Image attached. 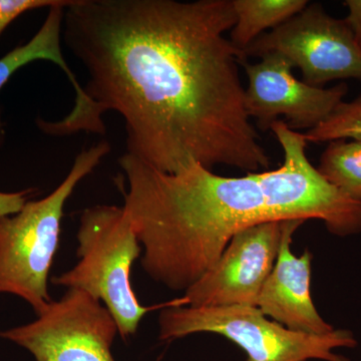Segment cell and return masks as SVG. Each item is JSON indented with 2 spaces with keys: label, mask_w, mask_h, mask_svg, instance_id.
I'll return each instance as SVG.
<instances>
[{
  "label": "cell",
  "mask_w": 361,
  "mask_h": 361,
  "mask_svg": "<svg viewBox=\"0 0 361 361\" xmlns=\"http://www.w3.org/2000/svg\"><path fill=\"white\" fill-rule=\"evenodd\" d=\"M37 315L35 322L0 337L27 349L37 361H115L111 348L118 325L94 297L68 289Z\"/></svg>",
  "instance_id": "obj_7"
},
{
  "label": "cell",
  "mask_w": 361,
  "mask_h": 361,
  "mask_svg": "<svg viewBox=\"0 0 361 361\" xmlns=\"http://www.w3.org/2000/svg\"><path fill=\"white\" fill-rule=\"evenodd\" d=\"M344 6L348 9V16L345 21L350 26L356 42L361 49V0H346L344 1Z\"/></svg>",
  "instance_id": "obj_17"
},
{
  "label": "cell",
  "mask_w": 361,
  "mask_h": 361,
  "mask_svg": "<svg viewBox=\"0 0 361 361\" xmlns=\"http://www.w3.org/2000/svg\"><path fill=\"white\" fill-rule=\"evenodd\" d=\"M61 0H0V35L21 14L56 6Z\"/></svg>",
  "instance_id": "obj_15"
},
{
  "label": "cell",
  "mask_w": 361,
  "mask_h": 361,
  "mask_svg": "<svg viewBox=\"0 0 361 361\" xmlns=\"http://www.w3.org/2000/svg\"><path fill=\"white\" fill-rule=\"evenodd\" d=\"M71 0H61L56 6L49 8V13L30 42L16 47L0 59V90L20 68L33 61H51L66 73L75 92V104L68 116L73 121L87 118L92 110L89 97L85 94L84 87L78 84L75 73L71 71L61 49L65 7ZM4 141V128L0 118V146Z\"/></svg>",
  "instance_id": "obj_11"
},
{
  "label": "cell",
  "mask_w": 361,
  "mask_h": 361,
  "mask_svg": "<svg viewBox=\"0 0 361 361\" xmlns=\"http://www.w3.org/2000/svg\"><path fill=\"white\" fill-rule=\"evenodd\" d=\"M232 0H71L66 45L94 114H120L127 153L176 174L193 164L258 172L270 159L246 111Z\"/></svg>",
  "instance_id": "obj_1"
},
{
  "label": "cell",
  "mask_w": 361,
  "mask_h": 361,
  "mask_svg": "<svg viewBox=\"0 0 361 361\" xmlns=\"http://www.w3.org/2000/svg\"><path fill=\"white\" fill-rule=\"evenodd\" d=\"M302 135L306 142L361 141V96L349 103L342 102L322 123Z\"/></svg>",
  "instance_id": "obj_14"
},
{
  "label": "cell",
  "mask_w": 361,
  "mask_h": 361,
  "mask_svg": "<svg viewBox=\"0 0 361 361\" xmlns=\"http://www.w3.org/2000/svg\"><path fill=\"white\" fill-rule=\"evenodd\" d=\"M111 149L106 141L82 149L66 179L49 196L26 202L20 212L0 218V294L25 299L37 314L51 302L47 280L66 201Z\"/></svg>",
  "instance_id": "obj_3"
},
{
  "label": "cell",
  "mask_w": 361,
  "mask_h": 361,
  "mask_svg": "<svg viewBox=\"0 0 361 361\" xmlns=\"http://www.w3.org/2000/svg\"><path fill=\"white\" fill-rule=\"evenodd\" d=\"M159 329L163 341L200 332L219 334L243 349L246 361H349L334 350L357 344L345 329L320 336L293 331L256 306H168L159 315Z\"/></svg>",
  "instance_id": "obj_5"
},
{
  "label": "cell",
  "mask_w": 361,
  "mask_h": 361,
  "mask_svg": "<svg viewBox=\"0 0 361 361\" xmlns=\"http://www.w3.org/2000/svg\"><path fill=\"white\" fill-rule=\"evenodd\" d=\"M32 192V190H25L16 193L0 192V218L20 212L27 202L28 195Z\"/></svg>",
  "instance_id": "obj_16"
},
{
  "label": "cell",
  "mask_w": 361,
  "mask_h": 361,
  "mask_svg": "<svg viewBox=\"0 0 361 361\" xmlns=\"http://www.w3.org/2000/svg\"><path fill=\"white\" fill-rule=\"evenodd\" d=\"M118 165L123 208L144 250L142 269L171 290L196 283L237 232L277 221L265 171L223 177L193 164L168 174L128 153Z\"/></svg>",
  "instance_id": "obj_2"
},
{
  "label": "cell",
  "mask_w": 361,
  "mask_h": 361,
  "mask_svg": "<svg viewBox=\"0 0 361 361\" xmlns=\"http://www.w3.org/2000/svg\"><path fill=\"white\" fill-rule=\"evenodd\" d=\"M282 229L283 221H266L237 232L213 267L185 291V305L256 306L276 261Z\"/></svg>",
  "instance_id": "obj_8"
},
{
  "label": "cell",
  "mask_w": 361,
  "mask_h": 361,
  "mask_svg": "<svg viewBox=\"0 0 361 361\" xmlns=\"http://www.w3.org/2000/svg\"><path fill=\"white\" fill-rule=\"evenodd\" d=\"M316 169L332 186L361 202V141L329 142Z\"/></svg>",
  "instance_id": "obj_13"
},
{
  "label": "cell",
  "mask_w": 361,
  "mask_h": 361,
  "mask_svg": "<svg viewBox=\"0 0 361 361\" xmlns=\"http://www.w3.org/2000/svg\"><path fill=\"white\" fill-rule=\"evenodd\" d=\"M269 52L284 56L313 87L348 78L361 82V49L350 26L332 18L319 4H308L283 25L263 33L244 54L260 58Z\"/></svg>",
  "instance_id": "obj_6"
},
{
  "label": "cell",
  "mask_w": 361,
  "mask_h": 361,
  "mask_svg": "<svg viewBox=\"0 0 361 361\" xmlns=\"http://www.w3.org/2000/svg\"><path fill=\"white\" fill-rule=\"evenodd\" d=\"M257 63H242L248 78L245 104L248 116L262 130L270 129L283 116L291 130L317 127L334 111L348 92L345 84L329 89L313 87L297 80L294 66L281 54L269 52Z\"/></svg>",
  "instance_id": "obj_9"
},
{
  "label": "cell",
  "mask_w": 361,
  "mask_h": 361,
  "mask_svg": "<svg viewBox=\"0 0 361 361\" xmlns=\"http://www.w3.org/2000/svg\"><path fill=\"white\" fill-rule=\"evenodd\" d=\"M304 222L283 220L276 261L259 294L256 306L263 314L286 329L320 336L336 329L323 320L311 298L312 256L305 251L297 257L291 251L292 236Z\"/></svg>",
  "instance_id": "obj_10"
},
{
  "label": "cell",
  "mask_w": 361,
  "mask_h": 361,
  "mask_svg": "<svg viewBox=\"0 0 361 361\" xmlns=\"http://www.w3.org/2000/svg\"><path fill=\"white\" fill-rule=\"evenodd\" d=\"M308 4L307 0H232L236 23L230 32V40L244 52L263 32L283 25Z\"/></svg>",
  "instance_id": "obj_12"
},
{
  "label": "cell",
  "mask_w": 361,
  "mask_h": 361,
  "mask_svg": "<svg viewBox=\"0 0 361 361\" xmlns=\"http://www.w3.org/2000/svg\"><path fill=\"white\" fill-rule=\"evenodd\" d=\"M77 238L80 261L52 283L94 297L110 311L123 339L134 336L149 308L141 305L130 283L142 247L123 207L85 209Z\"/></svg>",
  "instance_id": "obj_4"
}]
</instances>
